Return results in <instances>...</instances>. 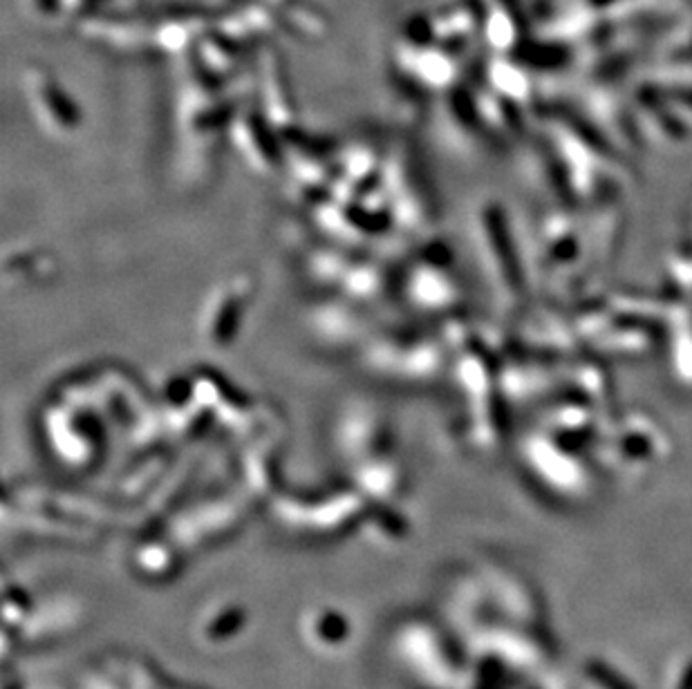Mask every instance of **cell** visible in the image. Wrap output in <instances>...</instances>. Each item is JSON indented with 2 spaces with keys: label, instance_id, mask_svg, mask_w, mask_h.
Segmentation results:
<instances>
[{
  "label": "cell",
  "instance_id": "cell-2",
  "mask_svg": "<svg viewBox=\"0 0 692 689\" xmlns=\"http://www.w3.org/2000/svg\"><path fill=\"white\" fill-rule=\"evenodd\" d=\"M538 3H540V0H538ZM529 5H536V0H529Z\"/></svg>",
  "mask_w": 692,
  "mask_h": 689
},
{
  "label": "cell",
  "instance_id": "cell-1",
  "mask_svg": "<svg viewBox=\"0 0 692 689\" xmlns=\"http://www.w3.org/2000/svg\"><path fill=\"white\" fill-rule=\"evenodd\" d=\"M670 54H672L674 61H692V34L683 43L679 41Z\"/></svg>",
  "mask_w": 692,
  "mask_h": 689
},
{
  "label": "cell",
  "instance_id": "cell-3",
  "mask_svg": "<svg viewBox=\"0 0 692 689\" xmlns=\"http://www.w3.org/2000/svg\"><path fill=\"white\" fill-rule=\"evenodd\" d=\"M688 5H692V0H688Z\"/></svg>",
  "mask_w": 692,
  "mask_h": 689
}]
</instances>
